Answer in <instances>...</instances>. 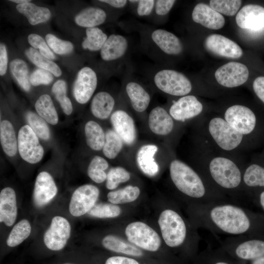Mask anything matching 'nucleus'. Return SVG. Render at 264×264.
<instances>
[{"label":"nucleus","instance_id":"nucleus-1","mask_svg":"<svg viewBox=\"0 0 264 264\" xmlns=\"http://www.w3.org/2000/svg\"><path fill=\"white\" fill-rule=\"evenodd\" d=\"M190 211L195 227L216 234L249 235L259 224L254 214L231 201L193 203Z\"/></svg>","mask_w":264,"mask_h":264},{"label":"nucleus","instance_id":"nucleus-2","mask_svg":"<svg viewBox=\"0 0 264 264\" xmlns=\"http://www.w3.org/2000/svg\"><path fill=\"white\" fill-rule=\"evenodd\" d=\"M200 143L197 171L215 190L229 198L242 197L244 194L242 175L245 164L237 155L216 150L203 137Z\"/></svg>","mask_w":264,"mask_h":264},{"label":"nucleus","instance_id":"nucleus-3","mask_svg":"<svg viewBox=\"0 0 264 264\" xmlns=\"http://www.w3.org/2000/svg\"><path fill=\"white\" fill-rule=\"evenodd\" d=\"M171 179L177 190L195 204L233 200L215 190L197 171L178 160L170 164Z\"/></svg>","mask_w":264,"mask_h":264},{"label":"nucleus","instance_id":"nucleus-4","mask_svg":"<svg viewBox=\"0 0 264 264\" xmlns=\"http://www.w3.org/2000/svg\"><path fill=\"white\" fill-rule=\"evenodd\" d=\"M202 137L216 150L230 155L255 147L220 115L202 119Z\"/></svg>","mask_w":264,"mask_h":264},{"label":"nucleus","instance_id":"nucleus-5","mask_svg":"<svg viewBox=\"0 0 264 264\" xmlns=\"http://www.w3.org/2000/svg\"><path fill=\"white\" fill-rule=\"evenodd\" d=\"M221 116L255 147L264 137V118L249 107L233 104Z\"/></svg>","mask_w":264,"mask_h":264},{"label":"nucleus","instance_id":"nucleus-6","mask_svg":"<svg viewBox=\"0 0 264 264\" xmlns=\"http://www.w3.org/2000/svg\"><path fill=\"white\" fill-rule=\"evenodd\" d=\"M161 235L166 244L171 248L184 245L188 239L198 244L200 237L195 229H189L182 216L175 209L163 211L158 219Z\"/></svg>","mask_w":264,"mask_h":264},{"label":"nucleus","instance_id":"nucleus-7","mask_svg":"<svg viewBox=\"0 0 264 264\" xmlns=\"http://www.w3.org/2000/svg\"><path fill=\"white\" fill-rule=\"evenodd\" d=\"M220 242L226 251L242 260H254L264 256V239L248 235L231 236Z\"/></svg>","mask_w":264,"mask_h":264},{"label":"nucleus","instance_id":"nucleus-8","mask_svg":"<svg viewBox=\"0 0 264 264\" xmlns=\"http://www.w3.org/2000/svg\"><path fill=\"white\" fill-rule=\"evenodd\" d=\"M153 77L156 87L170 95L182 97L189 95L193 89L190 80L182 73L174 69H159Z\"/></svg>","mask_w":264,"mask_h":264},{"label":"nucleus","instance_id":"nucleus-9","mask_svg":"<svg viewBox=\"0 0 264 264\" xmlns=\"http://www.w3.org/2000/svg\"><path fill=\"white\" fill-rule=\"evenodd\" d=\"M125 234L129 242L146 250L157 251L161 245V239L156 232L143 222L129 224L126 228Z\"/></svg>","mask_w":264,"mask_h":264},{"label":"nucleus","instance_id":"nucleus-10","mask_svg":"<svg viewBox=\"0 0 264 264\" xmlns=\"http://www.w3.org/2000/svg\"><path fill=\"white\" fill-rule=\"evenodd\" d=\"M18 146L21 157L29 163H37L43 157L44 149L37 135L28 125H24L19 130Z\"/></svg>","mask_w":264,"mask_h":264},{"label":"nucleus","instance_id":"nucleus-11","mask_svg":"<svg viewBox=\"0 0 264 264\" xmlns=\"http://www.w3.org/2000/svg\"><path fill=\"white\" fill-rule=\"evenodd\" d=\"M242 187L244 194H258L264 190V154L255 156L245 164Z\"/></svg>","mask_w":264,"mask_h":264},{"label":"nucleus","instance_id":"nucleus-12","mask_svg":"<svg viewBox=\"0 0 264 264\" xmlns=\"http://www.w3.org/2000/svg\"><path fill=\"white\" fill-rule=\"evenodd\" d=\"M99 193L98 188L91 184H85L77 188L69 204L71 215L80 217L88 213L96 204Z\"/></svg>","mask_w":264,"mask_h":264},{"label":"nucleus","instance_id":"nucleus-13","mask_svg":"<svg viewBox=\"0 0 264 264\" xmlns=\"http://www.w3.org/2000/svg\"><path fill=\"white\" fill-rule=\"evenodd\" d=\"M70 233L71 225L69 221L62 216H55L52 219L49 228L44 233V243L51 250H61L66 246Z\"/></svg>","mask_w":264,"mask_h":264},{"label":"nucleus","instance_id":"nucleus-14","mask_svg":"<svg viewBox=\"0 0 264 264\" xmlns=\"http://www.w3.org/2000/svg\"><path fill=\"white\" fill-rule=\"evenodd\" d=\"M249 73L245 65L231 62L219 67L215 73V77L220 85L227 88H233L246 83Z\"/></svg>","mask_w":264,"mask_h":264},{"label":"nucleus","instance_id":"nucleus-15","mask_svg":"<svg viewBox=\"0 0 264 264\" xmlns=\"http://www.w3.org/2000/svg\"><path fill=\"white\" fill-rule=\"evenodd\" d=\"M203 105L194 95L180 97L171 106L169 113L174 120L184 122L202 113Z\"/></svg>","mask_w":264,"mask_h":264},{"label":"nucleus","instance_id":"nucleus-16","mask_svg":"<svg viewBox=\"0 0 264 264\" xmlns=\"http://www.w3.org/2000/svg\"><path fill=\"white\" fill-rule=\"evenodd\" d=\"M97 85V76L94 70L88 66L83 67L78 73L73 86V95L80 104L87 103Z\"/></svg>","mask_w":264,"mask_h":264},{"label":"nucleus","instance_id":"nucleus-17","mask_svg":"<svg viewBox=\"0 0 264 264\" xmlns=\"http://www.w3.org/2000/svg\"><path fill=\"white\" fill-rule=\"evenodd\" d=\"M205 46L210 52L220 56L237 59L243 54L241 47L235 42L220 34H211L205 41Z\"/></svg>","mask_w":264,"mask_h":264},{"label":"nucleus","instance_id":"nucleus-18","mask_svg":"<svg viewBox=\"0 0 264 264\" xmlns=\"http://www.w3.org/2000/svg\"><path fill=\"white\" fill-rule=\"evenodd\" d=\"M57 187L52 176L46 172H42L37 176L33 191L34 203L42 207L50 202L57 193Z\"/></svg>","mask_w":264,"mask_h":264},{"label":"nucleus","instance_id":"nucleus-19","mask_svg":"<svg viewBox=\"0 0 264 264\" xmlns=\"http://www.w3.org/2000/svg\"><path fill=\"white\" fill-rule=\"evenodd\" d=\"M236 22L241 28L260 30L264 28V7L254 4L246 5L238 12Z\"/></svg>","mask_w":264,"mask_h":264},{"label":"nucleus","instance_id":"nucleus-20","mask_svg":"<svg viewBox=\"0 0 264 264\" xmlns=\"http://www.w3.org/2000/svg\"><path fill=\"white\" fill-rule=\"evenodd\" d=\"M150 40L159 51L169 55H178L183 46L179 39L173 33L163 29H155L150 35Z\"/></svg>","mask_w":264,"mask_h":264},{"label":"nucleus","instance_id":"nucleus-21","mask_svg":"<svg viewBox=\"0 0 264 264\" xmlns=\"http://www.w3.org/2000/svg\"><path fill=\"white\" fill-rule=\"evenodd\" d=\"M110 122L114 131L123 141L132 145L136 139V130L133 119L127 112L116 110L110 116Z\"/></svg>","mask_w":264,"mask_h":264},{"label":"nucleus","instance_id":"nucleus-22","mask_svg":"<svg viewBox=\"0 0 264 264\" xmlns=\"http://www.w3.org/2000/svg\"><path fill=\"white\" fill-rule=\"evenodd\" d=\"M192 18L194 22L211 29H220L225 24V19L220 13L203 3L194 7Z\"/></svg>","mask_w":264,"mask_h":264},{"label":"nucleus","instance_id":"nucleus-23","mask_svg":"<svg viewBox=\"0 0 264 264\" xmlns=\"http://www.w3.org/2000/svg\"><path fill=\"white\" fill-rule=\"evenodd\" d=\"M129 48L128 39L123 35L112 34L100 49L101 58L105 61L120 60L126 54Z\"/></svg>","mask_w":264,"mask_h":264},{"label":"nucleus","instance_id":"nucleus-24","mask_svg":"<svg viewBox=\"0 0 264 264\" xmlns=\"http://www.w3.org/2000/svg\"><path fill=\"white\" fill-rule=\"evenodd\" d=\"M16 195L13 189L7 187L0 193V222L11 226L17 217Z\"/></svg>","mask_w":264,"mask_h":264},{"label":"nucleus","instance_id":"nucleus-25","mask_svg":"<svg viewBox=\"0 0 264 264\" xmlns=\"http://www.w3.org/2000/svg\"><path fill=\"white\" fill-rule=\"evenodd\" d=\"M149 126L154 133L166 135L170 133L174 128L173 118L164 108L160 106L154 108L149 115Z\"/></svg>","mask_w":264,"mask_h":264},{"label":"nucleus","instance_id":"nucleus-26","mask_svg":"<svg viewBox=\"0 0 264 264\" xmlns=\"http://www.w3.org/2000/svg\"><path fill=\"white\" fill-rule=\"evenodd\" d=\"M158 150L154 145L148 144L142 146L136 155V161L140 169L150 176H155L158 172L159 167L154 156Z\"/></svg>","mask_w":264,"mask_h":264},{"label":"nucleus","instance_id":"nucleus-27","mask_svg":"<svg viewBox=\"0 0 264 264\" xmlns=\"http://www.w3.org/2000/svg\"><path fill=\"white\" fill-rule=\"evenodd\" d=\"M125 89L133 109L137 112L144 111L151 101L149 93L141 85L133 81L128 82Z\"/></svg>","mask_w":264,"mask_h":264},{"label":"nucleus","instance_id":"nucleus-28","mask_svg":"<svg viewBox=\"0 0 264 264\" xmlns=\"http://www.w3.org/2000/svg\"><path fill=\"white\" fill-rule=\"evenodd\" d=\"M115 105L112 96L106 91L98 92L92 98L90 109L93 115L101 119L107 118Z\"/></svg>","mask_w":264,"mask_h":264},{"label":"nucleus","instance_id":"nucleus-29","mask_svg":"<svg viewBox=\"0 0 264 264\" xmlns=\"http://www.w3.org/2000/svg\"><path fill=\"white\" fill-rule=\"evenodd\" d=\"M107 19V14L102 9L95 7H88L81 11L75 18L78 25L88 28L97 27L103 24Z\"/></svg>","mask_w":264,"mask_h":264},{"label":"nucleus","instance_id":"nucleus-30","mask_svg":"<svg viewBox=\"0 0 264 264\" xmlns=\"http://www.w3.org/2000/svg\"><path fill=\"white\" fill-rule=\"evenodd\" d=\"M16 9L19 12L24 15L29 22L33 25L44 22L51 17V12L48 8L37 6L30 2L18 4Z\"/></svg>","mask_w":264,"mask_h":264},{"label":"nucleus","instance_id":"nucleus-31","mask_svg":"<svg viewBox=\"0 0 264 264\" xmlns=\"http://www.w3.org/2000/svg\"><path fill=\"white\" fill-rule=\"evenodd\" d=\"M103 246L109 250L135 257L143 255L142 251L122 239L112 235H108L102 240Z\"/></svg>","mask_w":264,"mask_h":264},{"label":"nucleus","instance_id":"nucleus-32","mask_svg":"<svg viewBox=\"0 0 264 264\" xmlns=\"http://www.w3.org/2000/svg\"><path fill=\"white\" fill-rule=\"evenodd\" d=\"M0 139L5 154L11 157L14 156L17 152V141L13 126L8 120L0 122Z\"/></svg>","mask_w":264,"mask_h":264},{"label":"nucleus","instance_id":"nucleus-33","mask_svg":"<svg viewBox=\"0 0 264 264\" xmlns=\"http://www.w3.org/2000/svg\"><path fill=\"white\" fill-rule=\"evenodd\" d=\"M35 108L38 115L47 123L51 125L58 123V114L49 95L40 96L35 103Z\"/></svg>","mask_w":264,"mask_h":264},{"label":"nucleus","instance_id":"nucleus-34","mask_svg":"<svg viewBox=\"0 0 264 264\" xmlns=\"http://www.w3.org/2000/svg\"><path fill=\"white\" fill-rule=\"evenodd\" d=\"M85 133L87 145L92 150L103 149L105 141V135L101 127L96 122L88 121L85 127Z\"/></svg>","mask_w":264,"mask_h":264},{"label":"nucleus","instance_id":"nucleus-35","mask_svg":"<svg viewBox=\"0 0 264 264\" xmlns=\"http://www.w3.org/2000/svg\"><path fill=\"white\" fill-rule=\"evenodd\" d=\"M31 232L29 221L22 219L17 223L11 230L6 240L7 245L11 247L18 246L26 240Z\"/></svg>","mask_w":264,"mask_h":264},{"label":"nucleus","instance_id":"nucleus-36","mask_svg":"<svg viewBox=\"0 0 264 264\" xmlns=\"http://www.w3.org/2000/svg\"><path fill=\"white\" fill-rule=\"evenodd\" d=\"M86 34V37L82 43V46L84 49L91 51L100 50L108 37L97 27L87 28Z\"/></svg>","mask_w":264,"mask_h":264},{"label":"nucleus","instance_id":"nucleus-37","mask_svg":"<svg viewBox=\"0 0 264 264\" xmlns=\"http://www.w3.org/2000/svg\"><path fill=\"white\" fill-rule=\"evenodd\" d=\"M25 54L30 61L39 67L49 71L56 77L62 74V71L56 64L44 57L34 48L27 49Z\"/></svg>","mask_w":264,"mask_h":264},{"label":"nucleus","instance_id":"nucleus-38","mask_svg":"<svg viewBox=\"0 0 264 264\" xmlns=\"http://www.w3.org/2000/svg\"><path fill=\"white\" fill-rule=\"evenodd\" d=\"M140 193L138 187L128 185L124 188L110 192L107 198L111 203L114 204L129 203L135 200Z\"/></svg>","mask_w":264,"mask_h":264},{"label":"nucleus","instance_id":"nucleus-39","mask_svg":"<svg viewBox=\"0 0 264 264\" xmlns=\"http://www.w3.org/2000/svg\"><path fill=\"white\" fill-rule=\"evenodd\" d=\"M10 68L12 75L20 86L25 91H29L31 84L29 82L28 67L26 63L21 59H16L11 62Z\"/></svg>","mask_w":264,"mask_h":264},{"label":"nucleus","instance_id":"nucleus-40","mask_svg":"<svg viewBox=\"0 0 264 264\" xmlns=\"http://www.w3.org/2000/svg\"><path fill=\"white\" fill-rule=\"evenodd\" d=\"M123 147V140L113 130H108L105 134L103 153L109 159L115 158Z\"/></svg>","mask_w":264,"mask_h":264},{"label":"nucleus","instance_id":"nucleus-41","mask_svg":"<svg viewBox=\"0 0 264 264\" xmlns=\"http://www.w3.org/2000/svg\"><path fill=\"white\" fill-rule=\"evenodd\" d=\"M109 167L107 161L100 156H95L90 161L88 168V176L95 182L100 183L107 178L105 170Z\"/></svg>","mask_w":264,"mask_h":264},{"label":"nucleus","instance_id":"nucleus-42","mask_svg":"<svg viewBox=\"0 0 264 264\" xmlns=\"http://www.w3.org/2000/svg\"><path fill=\"white\" fill-rule=\"evenodd\" d=\"M66 82L62 80H59L53 85L52 91L65 113L70 115L73 108L70 99L66 96Z\"/></svg>","mask_w":264,"mask_h":264},{"label":"nucleus","instance_id":"nucleus-43","mask_svg":"<svg viewBox=\"0 0 264 264\" xmlns=\"http://www.w3.org/2000/svg\"><path fill=\"white\" fill-rule=\"evenodd\" d=\"M26 118L29 126L38 136L45 140L49 138V129L43 118L34 112L28 111L26 114Z\"/></svg>","mask_w":264,"mask_h":264},{"label":"nucleus","instance_id":"nucleus-44","mask_svg":"<svg viewBox=\"0 0 264 264\" xmlns=\"http://www.w3.org/2000/svg\"><path fill=\"white\" fill-rule=\"evenodd\" d=\"M121 212V208L116 204L101 203L95 204L88 213L93 217L105 219L116 217Z\"/></svg>","mask_w":264,"mask_h":264},{"label":"nucleus","instance_id":"nucleus-45","mask_svg":"<svg viewBox=\"0 0 264 264\" xmlns=\"http://www.w3.org/2000/svg\"><path fill=\"white\" fill-rule=\"evenodd\" d=\"M242 3L240 0H211L210 6L220 13L232 16L238 11Z\"/></svg>","mask_w":264,"mask_h":264},{"label":"nucleus","instance_id":"nucleus-46","mask_svg":"<svg viewBox=\"0 0 264 264\" xmlns=\"http://www.w3.org/2000/svg\"><path fill=\"white\" fill-rule=\"evenodd\" d=\"M130 177V173L124 168H112L107 175L106 187L109 190H113L117 187L119 183L128 181Z\"/></svg>","mask_w":264,"mask_h":264},{"label":"nucleus","instance_id":"nucleus-47","mask_svg":"<svg viewBox=\"0 0 264 264\" xmlns=\"http://www.w3.org/2000/svg\"><path fill=\"white\" fill-rule=\"evenodd\" d=\"M45 40L48 46L56 54H67L73 49V44L70 42L60 39L51 34H46Z\"/></svg>","mask_w":264,"mask_h":264},{"label":"nucleus","instance_id":"nucleus-48","mask_svg":"<svg viewBox=\"0 0 264 264\" xmlns=\"http://www.w3.org/2000/svg\"><path fill=\"white\" fill-rule=\"evenodd\" d=\"M29 44L34 48H39L40 53L49 60H54L55 56L50 49L48 44L40 35L32 33L28 35Z\"/></svg>","mask_w":264,"mask_h":264},{"label":"nucleus","instance_id":"nucleus-49","mask_svg":"<svg viewBox=\"0 0 264 264\" xmlns=\"http://www.w3.org/2000/svg\"><path fill=\"white\" fill-rule=\"evenodd\" d=\"M53 80L52 74L49 71L42 68L34 70L29 77L31 85L38 86L41 85H48Z\"/></svg>","mask_w":264,"mask_h":264},{"label":"nucleus","instance_id":"nucleus-50","mask_svg":"<svg viewBox=\"0 0 264 264\" xmlns=\"http://www.w3.org/2000/svg\"><path fill=\"white\" fill-rule=\"evenodd\" d=\"M136 3V13L141 17H147L152 14L154 11L155 0H130Z\"/></svg>","mask_w":264,"mask_h":264},{"label":"nucleus","instance_id":"nucleus-51","mask_svg":"<svg viewBox=\"0 0 264 264\" xmlns=\"http://www.w3.org/2000/svg\"><path fill=\"white\" fill-rule=\"evenodd\" d=\"M176 2L174 0H155L154 12L158 17L166 15L170 11Z\"/></svg>","mask_w":264,"mask_h":264},{"label":"nucleus","instance_id":"nucleus-52","mask_svg":"<svg viewBox=\"0 0 264 264\" xmlns=\"http://www.w3.org/2000/svg\"><path fill=\"white\" fill-rule=\"evenodd\" d=\"M252 89L258 98L264 104V76H259L254 79Z\"/></svg>","mask_w":264,"mask_h":264},{"label":"nucleus","instance_id":"nucleus-53","mask_svg":"<svg viewBox=\"0 0 264 264\" xmlns=\"http://www.w3.org/2000/svg\"><path fill=\"white\" fill-rule=\"evenodd\" d=\"M8 63L7 53L6 47L3 44L0 45V75L6 73Z\"/></svg>","mask_w":264,"mask_h":264},{"label":"nucleus","instance_id":"nucleus-54","mask_svg":"<svg viewBox=\"0 0 264 264\" xmlns=\"http://www.w3.org/2000/svg\"><path fill=\"white\" fill-rule=\"evenodd\" d=\"M105 264H139L136 260L122 256H113L108 258Z\"/></svg>","mask_w":264,"mask_h":264},{"label":"nucleus","instance_id":"nucleus-55","mask_svg":"<svg viewBox=\"0 0 264 264\" xmlns=\"http://www.w3.org/2000/svg\"><path fill=\"white\" fill-rule=\"evenodd\" d=\"M99 1L106 3L114 8L119 9L125 8L129 3V0H100Z\"/></svg>","mask_w":264,"mask_h":264},{"label":"nucleus","instance_id":"nucleus-56","mask_svg":"<svg viewBox=\"0 0 264 264\" xmlns=\"http://www.w3.org/2000/svg\"><path fill=\"white\" fill-rule=\"evenodd\" d=\"M259 203L264 211V190L257 194Z\"/></svg>","mask_w":264,"mask_h":264},{"label":"nucleus","instance_id":"nucleus-57","mask_svg":"<svg viewBox=\"0 0 264 264\" xmlns=\"http://www.w3.org/2000/svg\"><path fill=\"white\" fill-rule=\"evenodd\" d=\"M251 264H264V256L253 260Z\"/></svg>","mask_w":264,"mask_h":264},{"label":"nucleus","instance_id":"nucleus-58","mask_svg":"<svg viewBox=\"0 0 264 264\" xmlns=\"http://www.w3.org/2000/svg\"><path fill=\"white\" fill-rule=\"evenodd\" d=\"M212 264H232L230 262L222 260H218L217 261H214Z\"/></svg>","mask_w":264,"mask_h":264},{"label":"nucleus","instance_id":"nucleus-59","mask_svg":"<svg viewBox=\"0 0 264 264\" xmlns=\"http://www.w3.org/2000/svg\"><path fill=\"white\" fill-rule=\"evenodd\" d=\"M10 1L15 3H19V4L30 1V0H10Z\"/></svg>","mask_w":264,"mask_h":264},{"label":"nucleus","instance_id":"nucleus-60","mask_svg":"<svg viewBox=\"0 0 264 264\" xmlns=\"http://www.w3.org/2000/svg\"><path fill=\"white\" fill-rule=\"evenodd\" d=\"M71 264L66 263V264Z\"/></svg>","mask_w":264,"mask_h":264}]
</instances>
